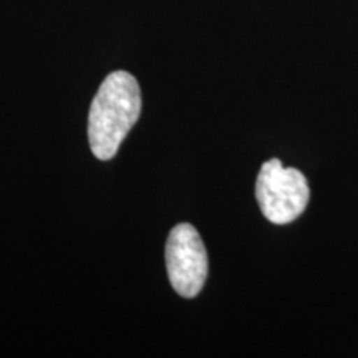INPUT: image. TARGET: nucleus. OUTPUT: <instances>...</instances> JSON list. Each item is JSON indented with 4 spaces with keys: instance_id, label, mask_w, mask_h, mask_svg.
<instances>
[{
    "instance_id": "nucleus-1",
    "label": "nucleus",
    "mask_w": 358,
    "mask_h": 358,
    "mask_svg": "<svg viewBox=\"0 0 358 358\" xmlns=\"http://www.w3.org/2000/svg\"><path fill=\"white\" fill-rule=\"evenodd\" d=\"M141 115V90L124 70L103 80L88 113V140L98 159L115 158L118 148Z\"/></svg>"
},
{
    "instance_id": "nucleus-2",
    "label": "nucleus",
    "mask_w": 358,
    "mask_h": 358,
    "mask_svg": "<svg viewBox=\"0 0 358 358\" xmlns=\"http://www.w3.org/2000/svg\"><path fill=\"white\" fill-rule=\"evenodd\" d=\"M256 198L266 219L274 224L294 222L306 211L310 189L302 171L284 168L280 159L266 161L259 171Z\"/></svg>"
},
{
    "instance_id": "nucleus-3",
    "label": "nucleus",
    "mask_w": 358,
    "mask_h": 358,
    "mask_svg": "<svg viewBox=\"0 0 358 358\" xmlns=\"http://www.w3.org/2000/svg\"><path fill=\"white\" fill-rule=\"evenodd\" d=\"M166 268L173 289L185 299L196 297L208 279V252L194 226H174L166 241Z\"/></svg>"
}]
</instances>
